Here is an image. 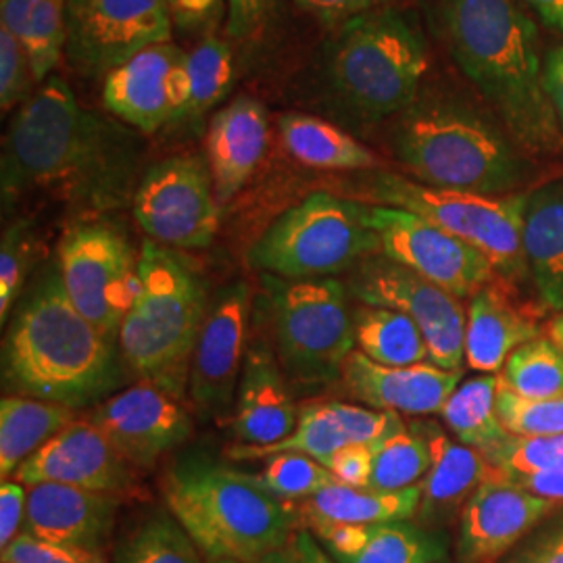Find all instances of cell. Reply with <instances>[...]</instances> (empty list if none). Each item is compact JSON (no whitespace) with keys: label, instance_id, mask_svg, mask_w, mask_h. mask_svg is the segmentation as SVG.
Segmentation results:
<instances>
[{"label":"cell","instance_id":"cell-49","mask_svg":"<svg viewBox=\"0 0 563 563\" xmlns=\"http://www.w3.org/2000/svg\"><path fill=\"white\" fill-rule=\"evenodd\" d=\"M397 0H297V4L328 27H341L365 13L393 7Z\"/></svg>","mask_w":563,"mask_h":563},{"label":"cell","instance_id":"cell-29","mask_svg":"<svg viewBox=\"0 0 563 563\" xmlns=\"http://www.w3.org/2000/svg\"><path fill=\"white\" fill-rule=\"evenodd\" d=\"M420 505L422 484L402 490H374L336 483L305 499L301 514L307 523L405 522L418 516Z\"/></svg>","mask_w":563,"mask_h":563},{"label":"cell","instance_id":"cell-16","mask_svg":"<svg viewBox=\"0 0 563 563\" xmlns=\"http://www.w3.org/2000/svg\"><path fill=\"white\" fill-rule=\"evenodd\" d=\"M251 299V286L239 280L222 288L207 309L188 376L190 401L205 422L220 420L234 407L246 357Z\"/></svg>","mask_w":563,"mask_h":563},{"label":"cell","instance_id":"cell-44","mask_svg":"<svg viewBox=\"0 0 563 563\" xmlns=\"http://www.w3.org/2000/svg\"><path fill=\"white\" fill-rule=\"evenodd\" d=\"M36 76L18 38L0 25V109L13 111L32 97Z\"/></svg>","mask_w":563,"mask_h":563},{"label":"cell","instance_id":"cell-23","mask_svg":"<svg viewBox=\"0 0 563 563\" xmlns=\"http://www.w3.org/2000/svg\"><path fill=\"white\" fill-rule=\"evenodd\" d=\"M121 497L67 484L27 486L23 532L46 543L102 551L109 541Z\"/></svg>","mask_w":563,"mask_h":563},{"label":"cell","instance_id":"cell-4","mask_svg":"<svg viewBox=\"0 0 563 563\" xmlns=\"http://www.w3.org/2000/svg\"><path fill=\"white\" fill-rule=\"evenodd\" d=\"M393 153L423 186L507 197L528 180L520 146L478 109L451 97L413 102L393 128Z\"/></svg>","mask_w":563,"mask_h":563},{"label":"cell","instance_id":"cell-3","mask_svg":"<svg viewBox=\"0 0 563 563\" xmlns=\"http://www.w3.org/2000/svg\"><path fill=\"white\" fill-rule=\"evenodd\" d=\"M2 376L13 395L76 409L118 384L113 341L69 301L59 265L36 282L9 328Z\"/></svg>","mask_w":563,"mask_h":563},{"label":"cell","instance_id":"cell-37","mask_svg":"<svg viewBox=\"0 0 563 563\" xmlns=\"http://www.w3.org/2000/svg\"><path fill=\"white\" fill-rule=\"evenodd\" d=\"M499 386L528 399L563 395V351L549 336L526 342L501 369Z\"/></svg>","mask_w":563,"mask_h":563},{"label":"cell","instance_id":"cell-10","mask_svg":"<svg viewBox=\"0 0 563 563\" xmlns=\"http://www.w3.org/2000/svg\"><path fill=\"white\" fill-rule=\"evenodd\" d=\"M276 357L288 380L323 386L341 378L342 365L355 351V323L346 288L336 278H269Z\"/></svg>","mask_w":563,"mask_h":563},{"label":"cell","instance_id":"cell-58","mask_svg":"<svg viewBox=\"0 0 563 563\" xmlns=\"http://www.w3.org/2000/svg\"><path fill=\"white\" fill-rule=\"evenodd\" d=\"M547 336L563 351V313H553V318L544 325Z\"/></svg>","mask_w":563,"mask_h":563},{"label":"cell","instance_id":"cell-5","mask_svg":"<svg viewBox=\"0 0 563 563\" xmlns=\"http://www.w3.org/2000/svg\"><path fill=\"white\" fill-rule=\"evenodd\" d=\"M163 495L209 563H262L290 543L295 511L239 470L188 460L165 474Z\"/></svg>","mask_w":563,"mask_h":563},{"label":"cell","instance_id":"cell-47","mask_svg":"<svg viewBox=\"0 0 563 563\" xmlns=\"http://www.w3.org/2000/svg\"><path fill=\"white\" fill-rule=\"evenodd\" d=\"M278 4L280 0H225L223 27L228 38L257 41L276 18Z\"/></svg>","mask_w":563,"mask_h":563},{"label":"cell","instance_id":"cell-18","mask_svg":"<svg viewBox=\"0 0 563 563\" xmlns=\"http://www.w3.org/2000/svg\"><path fill=\"white\" fill-rule=\"evenodd\" d=\"M107 441L125 462L151 467L165 453L188 441L192 422L178 397L141 383L104 399L90 413Z\"/></svg>","mask_w":563,"mask_h":563},{"label":"cell","instance_id":"cell-15","mask_svg":"<svg viewBox=\"0 0 563 563\" xmlns=\"http://www.w3.org/2000/svg\"><path fill=\"white\" fill-rule=\"evenodd\" d=\"M365 222L376 232L384 257L401 263L462 301L499 278L497 267L481 249L411 211L365 205Z\"/></svg>","mask_w":563,"mask_h":563},{"label":"cell","instance_id":"cell-31","mask_svg":"<svg viewBox=\"0 0 563 563\" xmlns=\"http://www.w3.org/2000/svg\"><path fill=\"white\" fill-rule=\"evenodd\" d=\"M76 420L74 409L25 395H7L0 401V476L13 478L27 462L67 423Z\"/></svg>","mask_w":563,"mask_h":563},{"label":"cell","instance_id":"cell-27","mask_svg":"<svg viewBox=\"0 0 563 563\" xmlns=\"http://www.w3.org/2000/svg\"><path fill=\"white\" fill-rule=\"evenodd\" d=\"M420 434L430 446L432 465L423 478L418 514L423 522H449L484 483L490 463L476 449L451 441L437 426H422Z\"/></svg>","mask_w":563,"mask_h":563},{"label":"cell","instance_id":"cell-40","mask_svg":"<svg viewBox=\"0 0 563 563\" xmlns=\"http://www.w3.org/2000/svg\"><path fill=\"white\" fill-rule=\"evenodd\" d=\"M251 483L257 484L267 495L284 504L297 499H311L323 488L339 483L336 476L323 465L307 455L284 453L269 457L260 474H246Z\"/></svg>","mask_w":563,"mask_h":563},{"label":"cell","instance_id":"cell-22","mask_svg":"<svg viewBox=\"0 0 563 563\" xmlns=\"http://www.w3.org/2000/svg\"><path fill=\"white\" fill-rule=\"evenodd\" d=\"M544 313L516 295L514 282H488L467 305L465 362L481 374H501L514 351L541 336Z\"/></svg>","mask_w":563,"mask_h":563},{"label":"cell","instance_id":"cell-48","mask_svg":"<svg viewBox=\"0 0 563 563\" xmlns=\"http://www.w3.org/2000/svg\"><path fill=\"white\" fill-rule=\"evenodd\" d=\"M165 7L174 27L202 38L225 20V0H165Z\"/></svg>","mask_w":563,"mask_h":563},{"label":"cell","instance_id":"cell-54","mask_svg":"<svg viewBox=\"0 0 563 563\" xmlns=\"http://www.w3.org/2000/svg\"><path fill=\"white\" fill-rule=\"evenodd\" d=\"M284 553L288 563H336L309 530H297Z\"/></svg>","mask_w":563,"mask_h":563},{"label":"cell","instance_id":"cell-26","mask_svg":"<svg viewBox=\"0 0 563 563\" xmlns=\"http://www.w3.org/2000/svg\"><path fill=\"white\" fill-rule=\"evenodd\" d=\"M336 563H437L444 544L420 526L407 522L309 523Z\"/></svg>","mask_w":563,"mask_h":563},{"label":"cell","instance_id":"cell-2","mask_svg":"<svg viewBox=\"0 0 563 563\" xmlns=\"http://www.w3.org/2000/svg\"><path fill=\"white\" fill-rule=\"evenodd\" d=\"M446 48L532 155H555L563 134L547 99L539 32L514 0H437Z\"/></svg>","mask_w":563,"mask_h":563},{"label":"cell","instance_id":"cell-30","mask_svg":"<svg viewBox=\"0 0 563 563\" xmlns=\"http://www.w3.org/2000/svg\"><path fill=\"white\" fill-rule=\"evenodd\" d=\"M282 144L297 162L323 172H374L380 159L339 125L305 113L278 120Z\"/></svg>","mask_w":563,"mask_h":563},{"label":"cell","instance_id":"cell-13","mask_svg":"<svg viewBox=\"0 0 563 563\" xmlns=\"http://www.w3.org/2000/svg\"><path fill=\"white\" fill-rule=\"evenodd\" d=\"M65 55L84 78H107L144 48L172 42L165 0H65Z\"/></svg>","mask_w":563,"mask_h":563},{"label":"cell","instance_id":"cell-34","mask_svg":"<svg viewBox=\"0 0 563 563\" xmlns=\"http://www.w3.org/2000/svg\"><path fill=\"white\" fill-rule=\"evenodd\" d=\"M353 323L355 342L367 360L390 367L430 362L422 330L399 311L360 305Z\"/></svg>","mask_w":563,"mask_h":563},{"label":"cell","instance_id":"cell-41","mask_svg":"<svg viewBox=\"0 0 563 563\" xmlns=\"http://www.w3.org/2000/svg\"><path fill=\"white\" fill-rule=\"evenodd\" d=\"M497 413L505 430L516 439L563 434V395L551 399H528L499 386Z\"/></svg>","mask_w":563,"mask_h":563},{"label":"cell","instance_id":"cell-19","mask_svg":"<svg viewBox=\"0 0 563 563\" xmlns=\"http://www.w3.org/2000/svg\"><path fill=\"white\" fill-rule=\"evenodd\" d=\"M130 465L95 423L74 420L21 463L13 481L25 486L67 484L123 497L134 488Z\"/></svg>","mask_w":563,"mask_h":563},{"label":"cell","instance_id":"cell-56","mask_svg":"<svg viewBox=\"0 0 563 563\" xmlns=\"http://www.w3.org/2000/svg\"><path fill=\"white\" fill-rule=\"evenodd\" d=\"M544 563H563V526L541 541Z\"/></svg>","mask_w":563,"mask_h":563},{"label":"cell","instance_id":"cell-36","mask_svg":"<svg viewBox=\"0 0 563 563\" xmlns=\"http://www.w3.org/2000/svg\"><path fill=\"white\" fill-rule=\"evenodd\" d=\"M188 104L181 121H199L222 102L234 84V53L228 42L211 34L188 53Z\"/></svg>","mask_w":563,"mask_h":563},{"label":"cell","instance_id":"cell-51","mask_svg":"<svg viewBox=\"0 0 563 563\" xmlns=\"http://www.w3.org/2000/svg\"><path fill=\"white\" fill-rule=\"evenodd\" d=\"M27 486L18 481H2L0 486V547H9L20 537L25 523Z\"/></svg>","mask_w":563,"mask_h":563},{"label":"cell","instance_id":"cell-46","mask_svg":"<svg viewBox=\"0 0 563 563\" xmlns=\"http://www.w3.org/2000/svg\"><path fill=\"white\" fill-rule=\"evenodd\" d=\"M2 563H107V558L102 551L46 543L30 532H21L2 549Z\"/></svg>","mask_w":563,"mask_h":563},{"label":"cell","instance_id":"cell-32","mask_svg":"<svg viewBox=\"0 0 563 563\" xmlns=\"http://www.w3.org/2000/svg\"><path fill=\"white\" fill-rule=\"evenodd\" d=\"M0 25L23 46L36 81L48 80L67 46L65 0H0Z\"/></svg>","mask_w":563,"mask_h":563},{"label":"cell","instance_id":"cell-1","mask_svg":"<svg viewBox=\"0 0 563 563\" xmlns=\"http://www.w3.org/2000/svg\"><path fill=\"white\" fill-rule=\"evenodd\" d=\"M141 159L130 125L86 109L65 81L48 78L4 134L2 202L44 192L81 211H115L134 199Z\"/></svg>","mask_w":563,"mask_h":563},{"label":"cell","instance_id":"cell-12","mask_svg":"<svg viewBox=\"0 0 563 563\" xmlns=\"http://www.w3.org/2000/svg\"><path fill=\"white\" fill-rule=\"evenodd\" d=\"M220 205L209 163L199 155H180L142 174L132 213L148 241L190 251L216 241Z\"/></svg>","mask_w":563,"mask_h":563},{"label":"cell","instance_id":"cell-45","mask_svg":"<svg viewBox=\"0 0 563 563\" xmlns=\"http://www.w3.org/2000/svg\"><path fill=\"white\" fill-rule=\"evenodd\" d=\"M328 405L351 444L378 446L388 437H393L395 432L405 428L399 413L395 411H383V409L339 401L328 402Z\"/></svg>","mask_w":563,"mask_h":563},{"label":"cell","instance_id":"cell-59","mask_svg":"<svg viewBox=\"0 0 563 563\" xmlns=\"http://www.w3.org/2000/svg\"><path fill=\"white\" fill-rule=\"evenodd\" d=\"M262 563H288V560H286V553H284V549H282L280 553H274L272 558H267V560Z\"/></svg>","mask_w":563,"mask_h":563},{"label":"cell","instance_id":"cell-42","mask_svg":"<svg viewBox=\"0 0 563 563\" xmlns=\"http://www.w3.org/2000/svg\"><path fill=\"white\" fill-rule=\"evenodd\" d=\"M38 255V239L30 220H18L2 232L0 244V320L18 299L30 267Z\"/></svg>","mask_w":563,"mask_h":563},{"label":"cell","instance_id":"cell-11","mask_svg":"<svg viewBox=\"0 0 563 563\" xmlns=\"http://www.w3.org/2000/svg\"><path fill=\"white\" fill-rule=\"evenodd\" d=\"M57 265L69 301L115 341L139 288V260L120 230L102 222L71 225L60 239Z\"/></svg>","mask_w":563,"mask_h":563},{"label":"cell","instance_id":"cell-43","mask_svg":"<svg viewBox=\"0 0 563 563\" xmlns=\"http://www.w3.org/2000/svg\"><path fill=\"white\" fill-rule=\"evenodd\" d=\"M484 457L493 467L507 474L563 472V434L534 439L509 437Z\"/></svg>","mask_w":563,"mask_h":563},{"label":"cell","instance_id":"cell-21","mask_svg":"<svg viewBox=\"0 0 563 563\" xmlns=\"http://www.w3.org/2000/svg\"><path fill=\"white\" fill-rule=\"evenodd\" d=\"M346 390L365 407L405 416L441 413L462 384V369H443L432 362L390 367L353 351L342 365Z\"/></svg>","mask_w":563,"mask_h":563},{"label":"cell","instance_id":"cell-38","mask_svg":"<svg viewBox=\"0 0 563 563\" xmlns=\"http://www.w3.org/2000/svg\"><path fill=\"white\" fill-rule=\"evenodd\" d=\"M115 563H205L199 547L172 514H153L118 547Z\"/></svg>","mask_w":563,"mask_h":563},{"label":"cell","instance_id":"cell-24","mask_svg":"<svg viewBox=\"0 0 563 563\" xmlns=\"http://www.w3.org/2000/svg\"><path fill=\"white\" fill-rule=\"evenodd\" d=\"M230 420L232 439L244 446L280 443L297 428L299 413L286 374L265 342H253L246 349Z\"/></svg>","mask_w":563,"mask_h":563},{"label":"cell","instance_id":"cell-55","mask_svg":"<svg viewBox=\"0 0 563 563\" xmlns=\"http://www.w3.org/2000/svg\"><path fill=\"white\" fill-rule=\"evenodd\" d=\"M553 30L563 32V0H523Z\"/></svg>","mask_w":563,"mask_h":563},{"label":"cell","instance_id":"cell-8","mask_svg":"<svg viewBox=\"0 0 563 563\" xmlns=\"http://www.w3.org/2000/svg\"><path fill=\"white\" fill-rule=\"evenodd\" d=\"M378 251L380 241L365 222V202L313 192L272 222L249 249V263L282 280H320L357 267Z\"/></svg>","mask_w":563,"mask_h":563},{"label":"cell","instance_id":"cell-57","mask_svg":"<svg viewBox=\"0 0 563 563\" xmlns=\"http://www.w3.org/2000/svg\"><path fill=\"white\" fill-rule=\"evenodd\" d=\"M507 563H544L543 553H541V543L523 547L522 551Z\"/></svg>","mask_w":563,"mask_h":563},{"label":"cell","instance_id":"cell-6","mask_svg":"<svg viewBox=\"0 0 563 563\" xmlns=\"http://www.w3.org/2000/svg\"><path fill=\"white\" fill-rule=\"evenodd\" d=\"M199 274L159 242H142L136 297L121 322V357L141 378L181 401L207 316Z\"/></svg>","mask_w":563,"mask_h":563},{"label":"cell","instance_id":"cell-52","mask_svg":"<svg viewBox=\"0 0 563 563\" xmlns=\"http://www.w3.org/2000/svg\"><path fill=\"white\" fill-rule=\"evenodd\" d=\"M543 80L547 99L563 134V46H555L544 55Z\"/></svg>","mask_w":563,"mask_h":563},{"label":"cell","instance_id":"cell-28","mask_svg":"<svg viewBox=\"0 0 563 563\" xmlns=\"http://www.w3.org/2000/svg\"><path fill=\"white\" fill-rule=\"evenodd\" d=\"M523 255L541 307L563 313V181L528 192Z\"/></svg>","mask_w":563,"mask_h":563},{"label":"cell","instance_id":"cell-53","mask_svg":"<svg viewBox=\"0 0 563 563\" xmlns=\"http://www.w3.org/2000/svg\"><path fill=\"white\" fill-rule=\"evenodd\" d=\"M501 474L509 483L520 486L523 490L563 505V472H541V474H507V472H501Z\"/></svg>","mask_w":563,"mask_h":563},{"label":"cell","instance_id":"cell-50","mask_svg":"<svg viewBox=\"0 0 563 563\" xmlns=\"http://www.w3.org/2000/svg\"><path fill=\"white\" fill-rule=\"evenodd\" d=\"M374 449L369 444H349L341 449L330 463L328 470L336 476V481L346 486H369Z\"/></svg>","mask_w":563,"mask_h":563},{"label":"cell","instance_id":"cell-33","mask_svg":"<svg viewBox=\"0 0 563 563\" xmlns=\"http://www.w3.org/2000/svg\"><path fill=\"white\" fill-rule=\"evenodd\" d=\"M499 376L481 374L457 386L441 409L446 428L457 441L488 455L511 437L497 413Z\"/></svg>","mask_w":563,"mask_h":563},{"label":"cell","instance_id":"cell-35","mask_svg":"<svg viewBox=\"0 0 563 563\" xmlns=\"http://www.w3.org/2000/svg\"><path fill=\"white\" fill-rule=\"evenodd\" d=\"M349 439L342 432L341 423L336 422L328 402L302 407L299 422L290 437L269 446H244L234 444L228 449V457L246 462V460H269L284 453H299L328 467L330 460L349 446Z\"/></svg>","mask_w":563,"mask_h":563},{"label":"cell","instance_id":"cell-9","mask_svg":"<svg viewBox=\"0 0 563 563\" xmlns=\"http://www.w3.org/2000/svg\"><path fill=\"white\" fill-rule=\"evenodd\" d=\"M360 192L374 205L411 211L481 249L505 280L530 278L523 255V211L528 192L483 197L423 186L388 172H376L363 178Z\"/></svg>","mask_w":563,"mask_h":563},{"label":"cell","instance_id":"cell-25","mask_svg":"<svg viewBox=\"0 0 563 563\" xmlns=\"http://www.w3.org/2000/svg\"><path fill=\"white\" fill-rule=\"evenodd\" d=\"M269 121L262 102L241 97L220 109L207 130V163L220 202H230L253 178L265 157Z\"/></svg>","mask_w":563,"mask_h":563},{"label":"cell","instance_id":"cell-17","mask_svg":"<svg viewBox=\"0 0 563 563\" xmlns=\"http://www.w3.org/2000/svg\"><path fill=\"white\" fill-rule=\"evenodd\" d=\"M188 53L174 42L144 48L102 80V104L125 125L155 134L180 123L188 104Z\"/></svg>","mask_w":563,"mask_h":563},{"label":"cell","instance_id":"cell-60","mask_svg":"<svg viewBox=\"0 0 563 563\" xmlns=\"http://www.w3.org/2000/svg\"><path fill=\"white\" fill-rule=\"evenodd\" d=\"M437 563H451V562H446V560H441V562H437Z\"/></svg>","mask_w":563,"mask_h":563},{"label":"cell","instance_id":"cell-39","mask_svg":"<svg viewBox=\"0 0 563 563\" xmlns=\"http://www.w3.org/2000/svg\"><path fill=\"white\" fill-rule=\"evenodd\" d=\"M432 465L430 446L422 434L405 428L374 449L369 486L374 490H402L420 484Z\"/></svg>","mask_w":563,"mask_h":563},{"label":"cell","instance_id":"cell-7","mask_svg":"<svg viewBox=\"0 0 563 563\" xmlns=\"http://www.w3.org/2000/svg\"><path fill=\"white\" fill-rule=\"evenodd\" d=\"M428 44L413 18L395 7L346 21L328 44L325 86L360 121L405 113L422 95Z\"/></svg>","mask_w":563,"mask_h":563},{"label":"cell","instance_id":"cell-14","mask_svg":"<svg viewBox=\"0 0 563 563\" xmlns=\"http://www.w3.org/2000/svg\"><path fill=\"white\" fill-rule=\"evenodd\" d=\"M349 290L362 305L395 309L413 320L422 330L434 365L443 369L462 367L467 323V307H463L462 299L383 253L355 267Z\"/></svg>","mask_w":563,"mask_h":563},{"label":"cell","instance_id":"cell-20","mask_svg":"<svg viewBox=\"0 0 563 563\" xmlns=\"http://www.w3.org/2000/svg\"><path fill=\"white\" fill-rule=\"evenodd\" d=\"M560 505L509 483L490 465L488 476L463 507L460 560L463 563L499 560L509 547L518 543L532 526Z\"/></svg>","mask_w":563,"mask_h":563}]
</instances>
